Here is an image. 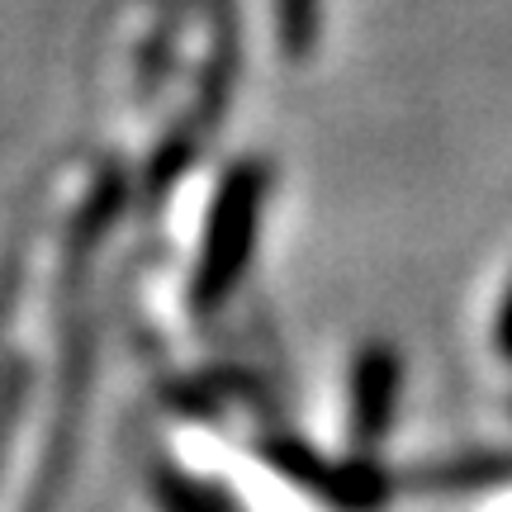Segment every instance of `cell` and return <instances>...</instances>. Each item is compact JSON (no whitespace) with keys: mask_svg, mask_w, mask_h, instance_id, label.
I'll list each match as a JSON object with an SVG mask.
<instances>
[{"mask_svg":"<svg viewBox=\"0 0 512 512\" xmlns=\"http://www.w3.org/2000/svg\"><path fill=\"white\" fill-rule=\"evenodd\" d=\"M256 204H261V171L242 166L233 185H223V200L214 209L209 238H204L200 271H195V299L200 304H214L223 290H233V275L247 266L256 233Z\"/></svg>","mask_w":512,"mask_h":512,"instance_id":"cell-1","label":"cell"},{"mask_svg":"<svg viewBox=\"0 0 512 512\" xmlns=\"http://www.w3.org/2000/svg\"><path fill=\"white\" fill-rule=\"evenodd\" d=\"M275 34L285 57L299 62L318 38V0H275Z\"/></svg>","mask_w":512,"mask_h":512,"instance_id":"cell-3","label":"cell"},{"mask_svg":"<svg viewBox=\"0 0 512 512\" xmlns=\"http://www.w3.org/2000/svg\"><path fill=\"white\" fill-rule=\"evenodd\" d=\"M394 389H399V366L389 351H366L356 361V375H351V446L356 451H370L375 441H384V422H389V408H394Z\"/></svg>","mask_w":512,"mask_h":512,"instance_id":"cell-2","label":"cell"},{"mask_svg":"<svg viewBox=\"0 0 512 512\" xmlns=\"http://www.w3.org/2000/svg\"><path fill=\"white\" fill-rule=\"evenodd\" d=\"M503 347L512 351V299H508V309H503Z\"/></svg>","mask_w":512,"mask_h":512,"instance_id":"cell-4","label":"cell"}]
</instances>
